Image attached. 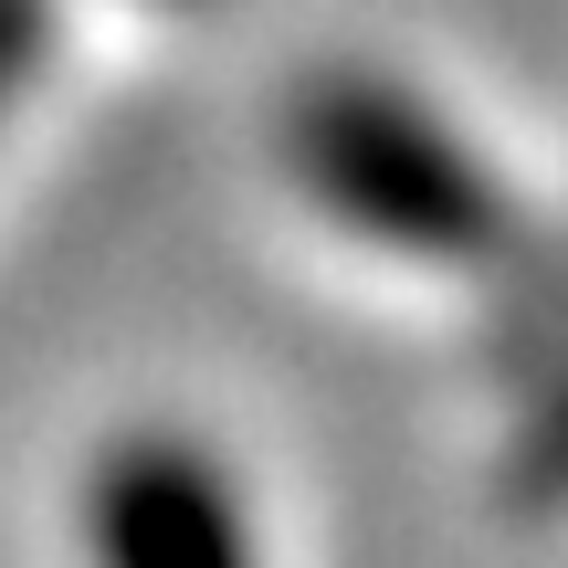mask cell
Listing matches in <instances>:
<instances>
[{
  "label": "cell",
  "instance_id": "7a4b0ae2",
  "mask_svg": "<svg viewBox=\"0 0 568 568\" xmlns=\"http://www.w3.org/2000/svg\"><path fill=\"white\" fill-rule=\"evenodd\" d=\"M84 537H95V568H253L232 474L201 443H169V432H138L95 464Z\"/></svg>",
  "mask_w": 568,
  "mask_h": 568
},
{
  "label": "cell",
  "instance_id": "3957f363",
  "mask_svg": "<svg viewBox=\"0 0 568 568\" xmlns=\"http://www.w3.org/2000/svg\"><path fill=\"white\" fill-rule=\"evenodd\" d=\"M506 485H516V506H568V389H548V410L527 422Z\"/></svg>",
  "mask_w": 568,
  "mask_h": 568
},
{
  "label": "cell",
  "instance_id": "277c9868",
  "mask_svg": "<svg viewBox=\"0 0 568 568\" xmlns=\"http://www.w3.org/2000/svg\"><path fill=\"white\" fill-rule=\"evenodd\" d=\"M42 32H53V11H42V0H0V116H11L21 74L42 63Z\"/></svg>",
  "mask_w": 568,
  "mask_h": 568
},
{
  "label": "cell",
  "instance_id": "6da1fadb",
  "mask_svg": "<svg viewBox=\"0 0 568 568\" xmlns=\"http://www.w3.org/2000/svg\"><path fill=\"white\" fill-rule=\"evenodd\" d=\"M284 159L295 180L337 211L347 232L410 253V264H506L516 253V211L485 169L453 148L443 116L368 74H316L284 116Z\"/></svg>",
  "mask_w": 568,
  "mask_h": 568
}]
</instances>
